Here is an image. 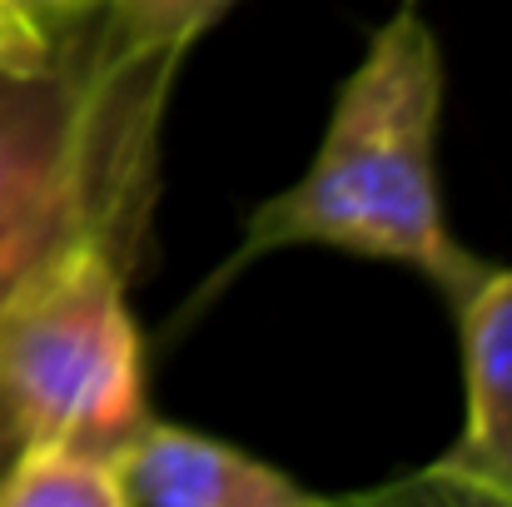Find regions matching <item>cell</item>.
<instances>
[{"instance_id": "6", "label": "cell", "mask_w": 512, "mask_h": 507, "mask_svg": "<svg viewBox=\"0 0 512 507\" xmlns=\"http://www.w3.org/2000/svg\"><path fill=\"white\" fill-rule=\"evenodd\" d=\"M0 507H125L120 468L80 443H25L0 468Z\"/></svg>"}, {"instance_id": "7", "label": "cell", "mask_w": 512, "mask_h": 507, "mask_svg": "<svg viewBox=\"0 0 512 507\" xmlns=\"http://www.w3.org/2000/svg\"><path fill=\"white\" fill-rule=\"evenodd\" d=\"M229 0H105L110 25L105 45L110 55H174L224 10Z\"/></svg>"}, {"instance_id": "9", "label": "cell", "mask_w": 512, "mask_h": 507, "mask_svg": "<svg viewBox=\"0 0 512 507\" xmlns=\"http://www.w3.org/2000/svg\"><path fill=\"white\" fill-rule=\"evenodd\" d=\"M20 15H30L45 35H50V25L55 20H75V15H90V10H100L105 0H10Z\"/></svg>"}, {"instance_id": "4", "label": "cell", "mask_w": 512, "mask_h": 507, "mask_svg": "<svg viewBox=\"0 0 512 507\" xmlns=\"http://www.w3.org/2000/svg\"><path fill=\"white\" fill-rule=\"evenodd\" d=\"M468 413L448 453L378 498H453L512 507V269H488L458 299Z\"/></svg>"}, {"instance_id": "2", "label": "cell", "mask_w": 512, "mask_h": 507, "mask_svg": "<svg viewBox=\"0 0 512 507\" xmlns=\"http://www.w3.org/2000/svg\"><path fill=\"white\" fill-rule=\"evenodd\" d=\"M170 65L110 50L0 65V314L75 244L135 259Z\"/></svg>"}, {"instance_id": "1", "label": "cell", "mask_w": 512, "mask_h": 507, "mask_svg": "<svg viewBox=\"0 0 512 507\" xmlns=\"http://www.w3.org/2000/svg\"><path fill=\"white\" fill-rule=\"evenodd\" d=\"M438 120V40L413 10H398L339 90L314 165L254 209L234 264L269 249L324 244L408 264L458 309L488 264L448 234L438 194Z\"/></svg>"}, {"instance_id": "3", "label": "cell", "mask_w": 512, "mask_h": 507, "mask_svg": "<svg viewBox=\"0 0 512 507\" xmlns=\"http://www.w3.org/2000/svg\"><path fill=\"white\" fill-rule=\"evenodd\" d=\"M125 274L130 264L90 239L0 314V433L15 453L25 443H80L120 458L150 423Z\"/></svg>"}, {"instance_id": "8", "label": "cell", "mask_w": 512, "mask_h": 507, "mask_svg": "<svg viewBox=\"0 0 512 507\" xmlns=\"http://www.w3.org/2000/svg\"><path fill=\"white\" fill-rule=\"evenodd\" d=\"M50 55H55L50 35L30 15H20L10 0H0V65H40Z\"/></svg>"}, {"instance_id": "5", "label": "cell", "mask_w": 512, "mask_h": 507, "mask_svg": "<svg viewBox=\"0 0 512 507\" xmlns=\"http://www.w3.org/2000/svg\"><path fill=\"white\" fill-rule=\"evenodd\" d=\"M125 507H319L284 468L204 433L145 423L115 458Z\"/></svg>"}]
</instances>
